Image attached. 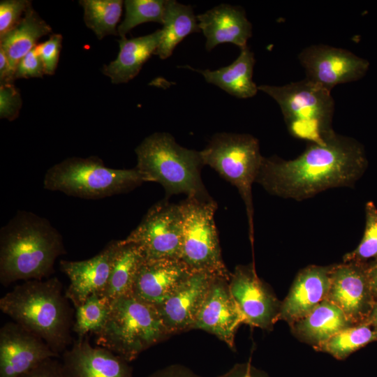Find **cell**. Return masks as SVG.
Returning <instances> with one entry per match:
<instances>
[{"instance_id": "6da1fadb", "label": "cell", "mask_w": 377, "mask_h": 377, "mask_svg": "<svg viewBox=\"0 0 377 377\" xmlns=\"http://www.w3.org/2000/svg\"><path fill=\"white\" fill-rule=\"evenodd\" d=\"M367 165L363 145L334 132L308 143L294 159L263 157L256 183L272 195L302 201L329 188L353 186Z\"/></svg>"}, {"instance_id": "7a4b0ae2", "label": "cell", "mask_w": 377, "mask_h": 377, "mask_svg": "<svg viewBox=\"0 0 377 377\" xmlns=\"http://www.w3.org/2000/svg\"><path fill=\"white\" fill-rule=\"evenodd\" d=\"M66 253L61 235L47 219L17 211L0 230V283L43 280Z\"/></svg>"}, {"instance_id": "3957f363", "label": "cell", "mask_w": 377, "mask_h": 377, "mask_svg": "<svg viewBox=\"0 0 377 377\" xmlns=\"http://www.w3.org/2000/svg\"><path fill=\"white\" fill-rule=\"evenodd\" d=\"M60 280H29L0 299V309L13 321L41 338L61 357L73 343L74 318Z\"/></svg>"}, {"instance_id": "277c9868", "label": "cell", "mask_w": 377, "mask_h": 377, "mask_svg": "<svg viewBox=\"0 0 377 377\" xmlns=\"http://www.w3.org/2000/svg\"><path fill=\"white\" fill-rule=\"evenodd\" d=\"M135 151V168L145 182L163 186L165 199L181 193L186 197L210 198L201 179L204 164L200 151L180 146L172 135L165 132L145 138Z\"/></svg>"}, {"instance_id": "5b68a950", "label": "cell", "mask_w": 377, "mask_h": 377, "mask_svg": "<svg viewBox=\"0 0 377 377\" xmlns=\"http://www.w3.org/2000/svg\"><path fill=\"white\" fill-rule=\"evenodd\" d=\"M96 342L128 362L170 337L158 309L132 295L110 303V311Z\"/></svg>"}, {"instance_id": "8992f818", "label": "cell", "mask_w": 377, "mask_h": 377, "mask_svg": "<svg viewBox=\"0 0 377 377\" xmlns=\"http://www.w3.org/2000/svg\"><path fill=\"white\" fill-rule=\"evenodd\" d=\"M145 181L135 168L114 169L97 156L71 157L50 167L44 188L84 199H100L128 192Z\"/></svg>"}, {"instance_id": "52a82bcc", "label": "cell", "mask_w": 377, "mask_h": 377, "mask_svg": "<svg viewBox=\"0 0 377 377\" xmlns=\"http://www.w3.org/2000/svg\"><path fill=\"white\" fill-rule=\"evenodd\" d=\"M258 88L278 103L288 131L295 138L320 142L335 132L334 101L330 91L306 78L283 86L263 84Z\"/></svg>"}, {"instance_id": "ba28073f", "label": "cell", "mask_w": 377, "mask_h": 377, "mask_svg": "<svg viewBox=\"0 0 377 377\" xmlns=\"http://www.w3.org/2000/svg\"><path fill=\"white\" fill-rule=\"evenodd\" d=\"M204 165H209L235 186L246 207L251 239H253L252 185L256 182L263 157L258 139L250 134L219 133L200 151Z\"/></svg>"}, {"instance_id": "9c48e42d", "label": "cell", "mask_w": 377, "mask_h": 377, "mask_svg": "<svg viewBox=\"0 0 377 377\" xmlns=\"http://www.w3.org/2000/svg\"><path fill=\"white\" fill-rule=\"evenodd\" d=\"M179 205L183 219L180 260L193 272L230 279L231 273L222 258L214 221L216 202L211 197H186Z\"/></svg>"}, {"instance_id": "30bf717a", "label": "cell", "mask_w": 377, "mask_h": 377, "mask_svg": "<svg viewBox=\"0 0 377 377\" xmlns=\"http://www.w3.org/2000/svg\"><path fill=\"white\" fill-rule=\"evenodd\" d=\"M183 219L179 204L163 199L153 205L124 240L141 249L147 259H179Z\"/></svg>"}, {"instance_id": "8fae6325", "label": "cell", "mask_w": 377, "mask_h": 377, "mask_svg": "<svg viewBox=\"0 0 377 377\" xmlns=\"http://www.w3.org/2000/svg\"><path fill=\"white\" fill-rule=\"evenodd\" d=\"M229 288L244 323L271 330L279 320L281 302L258 276L253 264L236 266Z\"/></svg>"}, {"instance_id": "7c38bea8", "label": "cell", "mask_w": 377, "mask_h": 377, "mask_svg": "<svg viewBox=\"0 0 377 377\" xmlns=\"http://www.w3.org/2000/svg\"><path fill=\"white\" fill-rule=\"evenodd\" d=\"M367 264L332 265L326 300L336 305L353 325L367 322L376 302L367 276Z\"/></svg>"}, {"instance_id": "4fadbf2b", "label": "cell", "mask_w": 377, "mask_h": 377, "mask_svg": "<svg viewBox=\"0 0 377 377\" xmlns=\"http://www.w3.org/2000/svg\"><path fill=\"white\" fill-rule=\"evenodd\" d=\"M298 58L306 79L330 91L339 84L361 79L369 66L367 60L353 52L326 45L309 46Z\"/></svg>"}, {"instance_id": "5bb4252c", "label": "cell", "mask_w": 377, "mask_h": 377, "mask_svg": "<svg viewBox=\"0 0 377 377\" xmlns=\"http://www.w3.org/2000/svg\"><path fill=\"white\" fill-rule=\"evenodd\" d=\"M59 357L41 338L14 321L0 329V377H18Z\"/></svg>"}, {"instance_id": "9a60e30c", "label": "cell", "mask_w": 377, "mask_h": 377, "mask_svg": "<svg viewBox=\"0 0 377 377\" xmlns=\"http://www.w3.org/2000/svg\"><path fill=\"white\" fill-rule=\"evenodd\" d=\"M229 279L215 276L193 329L202 330L235 350V337L243 317L231 295Z\"/></svg>"}, {"instance_id": "2e32d148", "label": "cell", "mask_w": 377, "mask_h": 377, "mask_svg": "<svg viewBox=\"0 0 377 377\" xmlns=\"http://www.w3.org/2000/svg\"><path fill=\"white\" fill-rule=\"evenodd\" d=\"M61 357L64 377H133L129 362L110 350L78 337Z\"/></svg>"}, {"instance_id": "e0dca14e", "label": "cell", "mask_w": 377, "mask_h": 377, "mask_svg": "<svg viewBox=\"0 0 377 377\" xmlns=\"http://www.w3.org/2000/svg\"><path fill=\"white\" fill-rule=\"evenodd\" d=\"M215 276L205 272H192L163 303L156 306L170 336L193 330Z\"/></svg>"}, {"instance_id": "ac0fdd59", "label": "cell", "mask_w": 377, "mask_h": 377, "mask_svg": "<svg viewBox=\"0 0 377 377\" xmlns=\"http://www.w3.org/2000/svg\"><path fill=\"white\" fill-rule=\"evenodd\" d=\"M118 245L119 240H112L91 258L60 260L61 270L69 279V285L64 293L75 309L92 295H100L105 289Z\"/></svg>"}, {"instance_id": "d6986e66", "label": "cell", "mask_w": 377, "mask_h": 377, "mask_svg": "<svg viewBox=\"0 0 377 377\" xmlns=\"http://www.w3.org/2000/svg\"><path fill=\"white\" fill-rule=\"evenodd\" d=\"M192 272L179 259L145 258L135 277L133 295L158 306Z\"/></svg>"}, {"instance_id": "ffe728a7", "label": "cell", "mask_w": 377, "mask_h": 377, "mask_svg": "<svg viewBox=\"0 0 377 377\" xmlns=\"http://www.w3.org/2000/svg\"><path fill=\"white\" fill-rule=\"evenodd\" d=\"M332 267L312 265L302 269L281 302L279 320L290 325L325 300L330 288Z\"/></svg>"}, {"instance_id": "44dd1931", "label": "cell", "mask_w": 377, "mask_h": 377, "mask_svg": "<svg viewBox=\"0 0 377 377\" xmlns=\"http://www.w3.org/2000/svg\"><path fill=\"white\" fill-rule=\"evenodd\" d=\"M198 27L206 37L205 47L211 50L229 43L240 49L247 46L252 36V25L239 6L221 4L197 16Z\"/></svg>"}, {"instance_id": "7402d4cb", "label": "cell", "mask_w": 377, "mask_h": 377, "mask_svg": "<svg viewBox=\"0 0 377 377\" xmlns=\"http://www.w3.org/2000/svg\"><path fill=\"white\" fill-rule=\"evenodd\" d=\"M161 29L150 34L128 39L118 40L119 51L117 57L107 65H103L102 73L112 83H126L133 79L144 64L156 54L161 38Z\"/></svg>"}, {"instance_id": "603a6c76", "label": "cell", "mask_w": 377, "mask_h": 377, "mask_svg": "<svg viewBox=\"0 0 377 377\" xmlns=\"http://www.w3.org/2000/svg\"><path fill=\"white\" fill-rule=\"evenodd\" d=\"M353 325L343 311L326 299L309 314L290 325L301 341L316 348Z\"/></svg>"}, {"instance_id": "cb8c5ba5", "label": "cell", "mask_w": 377, "mask_h": 377, "mask_svg": "<svg viewBox=\"0 0 377 377\" xmlns=\"http://www.w3.org/2000/svg\"><path fill=\"white\" fill-rule=\"evenodd\" d=\"M238 57L228 66L218 70H195L200 73L205 80L222 89L227 93L239 98L254 96L258 86L253 80L256 63L254 54L248 46L240 49Z\"/></svg>"}, {"instance_id": "d4e9b609", "label": "cell", "mask_w": 377, "mask_h": 377, "mask_svg": "<svg viewBox=\"0 0 377 377\" xmlns=\"http://www.w3.org/2000/svg\"><path fill=\"white\" fill-rule=\"evenodd\" d=\"M145 258L139 246L119 240L108 283L98 295L109 303L121 297L132 295L138 271Z\"/></svg>"}, {"instance_id": "484cf974", "label": "cell", "mask_w": 377, "mask_h": 377, "mask_svg": "<svg viewBox=\"0 0 377 377\" xmlns=\"http://www.w3.org/2000/svg\"><path fill=\"white\" fill-rule=\"evenodd\" d=\"M52 32L51 27L31 6L16 27L0 37V48L14 71L20 59L38 45V40Z\"/></svg>"}, {"instance_id": "4316f807", "label": "cell", "mask_w": 377, "mask_h": 377, "mask_svg": "<svg viewBox=\"0 0 377 377\" xmlns=\"http://www.w3.org/2000/svg\"><path fill=\"white\" fill-rule=\"evenodd\" d=\"M162 25L161 38L155 54L161 59L168 58L185 37L200 31L192 7L174 0H166Z\"/></svg>"}, {"instance_id": "83f0119b", "label": "cell", "mask_w": 377, "mask_h": 377, "mask_svg": "<svg viewBox=\"0 0 377 377\" xmlns=\"http://www.w3.org/2000/svg\"><path fill=\"white\" fill-rule=\"evenodd\" d=\"M84 9V21L98 39L106 36H118L117 24L121 15L124 1L121 0H81Z\"/></svg>"}, {"instance_id": "f1b7e54d", "label": "cell", "mask_w": 377, "mask_h": 377, "mask_svg": "<svg viewBox=\"0 0 377 377\" xmlns=\"http://www.w3.org/2000/svg\"><path fill=\"white\" fill-rule=\"evenodd\" d=\"M377 341V333L367 323L348 327L314 348L334 358L343 360L371 342Z\"/></svg>"}, {"instance_id": "f546056e", "label": "cell", "mask_w": 377, "mask_h": 377, "mask_svg": "<svg viewBox=\"0 0 377 377\" xmlns=\"http://www.w3.org/2000/svg\"><path fill=\"white\" fill-rule=\"evenodd\" d=\"M110 311V303L97 294L92 295L75 308L73 331L77 337L96 335L104 327Z\"/></svg>"}, {"instance_id": "4dcf8cb0", "label": "cell", "mask_w": 377, "mask_h": 377, "mask_svg": "<svg viewBox=\"0 0 377 377\" xmlns=\"http://www.w3.org/2000/svg\"><path fill=\"white\" fill-rule=\"evenodd\" d=\"M125 17L117 27L118 35H126L136 26L149 22L163 24L166 1L164 0H126Z\"/></svg>"}, {"instance_id": "1f68e13d", "label": "cell", "mask_w": 377, "mask_h": 377, "mask_svg": "<svg viewBox=\"0 0 377 377\" xmlns=\"http://www.w3.org/2000/svg\"><path fill=\"white\" fill-rule=\"evenodd\" d=\"M366 223L362 238L353 251L343 257V262L369 263L377 260V207L373 202L365 206Z\"/></svg>"}, {"instance_id": "d6a6232c", "label": "cell", "mask_w": 377, "mask_h": 377, "mask_svg": "<svg viewBox=\"0 0 377 377\" xmlns=\"http://www.w3.org/2000/svg\"><path fill=\"white\" fill-rule=\"evenodd\" d=\"M31 6L27 0H3L0 2V37L13 29Z\"/></svg>"}, {"instance_id": "836d02e7", "label": "cell", "mask_w": 377, "mask_h": 377, "mask_svg": "<svg viewBox=\"0 0 377 377\" xmlns=\"http://www.w3.org/2000/svg\"><path fill=\"white\" fill-rule=\"evenodd\" d=\"M62 39L61 34H53L47 40L38 43L35 47V50L43 63L46 75H52L55 73L59 60Z\"/></svg>"}, {"instance_id": "e575fe53", "label": "cell", "mask_w": 377, "mask_h": 377, "mask_svg": "<svg viewBox=\"0 0 377 377\" xmlns=\"http://www.w3.org/2000/svg\"><path fill=\"white\" fill-rule=\"evenodd\" d=\"M22 101L20 91L13 83L0 85V117L13 121L20 114Z\"/></svg>"}, {"instance_id": "d590c367", "label": "cell", "mask_w": 377, "mask_h": 377, "mask_svg": "<svg viewBox=\"0 0 377 377\" xmlns=\"http://www.w3.org/2000/svg\"><path fill=\"white\" fill-rule=\"evenodd\" d=\"M44 75L43 63L34 47L18 62L15 71L14 79L43 77Z\"/></svg>"}, {"instance_id": "8d00e7d4", "label": "cell", "mask_w": 377, "mask_h": 377, "mask_svg": "<svg viewBox=\"0 0 377 377\" xmlns=\"http://www.w3.org/2000/svg\"><path fill=\"white\" fill-rule=\"evenodd\" d=\"M18 377H64L61 361L50 358Z\"/></svg>"}, {"instance_id": "74e56055", "label": "cell", "mask_w": 377, "mask_h": 377, "mask_svg": "<svg viewBox=\"0 0 377 377\" xmlns=\"http://www.w3.org/2000/svg\"><path fill=\"white\" fill-rule=\"evenodd\" d=\"M217 377H269V375L260 369L256 368L250 362L235 364L230 370Z\"/></svg>"}, {"instance_id": "f35d334b", "label": "cell", "mask_w": 377, "mask_h": 377, "mask_svg": "<svg viewBox=\"0 0 377 377\" xmlns=\"http://www.w3.org/2000/svg\"><path fill=\"white\" fill-rule=\"evenodd\" d=\"M147 377H202L189 368L175 364L158 369Z\"/></svg>"}, {"instance_id": "ab89813d", "label": "cell", "mask_w": 377, "mask_h": 377, "mask_svg": "<svg viewBox=\"0 0 377 377\" xmlns=\"http://www.w3.org/2000/svg\"><path fill=\"white\" fill-rule=\"evenodd\" d=\"M15 71L11 67L10 61L2 49L0 48V83H13Z\"/></svg>"}, {"instance_id": "60d3db41", "label": "cell", "mask_w": 377, "mask_h": 377, "mask_svg": "<svg viewBox=\"0 0 377 377\" xmlns=\"http://www.w3.org/2000/svg\"><path fill=\"white\" fill-rule=\"evenodd\" d=\"M367 272L371 288L377 299V260L367 263Z\"/></svg>"}, {"instance_id": "b9f144b4", "label": "cell", "mask_w": 377, "mask_h": 377, "mask_svg": "<svg viewBox=\"0 0 377 377\" xmlns=\"http://www.w3.org/2000/svg\"><path fill=\"white\" fill-rule=\"evenodd\" d=\"M367 323H369L377 333V300Z\"/></svg>"}]
</instances>
